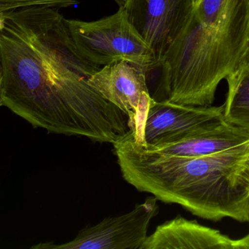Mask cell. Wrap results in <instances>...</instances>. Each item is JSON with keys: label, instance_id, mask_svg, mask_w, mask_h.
<instances>
[{"label": "cell", "instance_id": "5bb4252c", "mask_svg": "<svg viewBox=\"0 0 249 249\" xmlns=\"http://www.w3.org/2000/svg\"><path fill=\"white\" fill-rule=\"evenodd\" d=\"M113 1L119 5V8H122L126 2V0H113Z\"/></svg>", "mask_w": 249, "mask_h": 249}, {"label": "cell", "instance_id": "5b68a950", "mask_svg": "<svg viewBox=\"0 0 249 249\" xmlns=\"http://www.w3.org/2000/svg\"><path fill=\"white\" fill-rule=\"evenodd\" d=\"M196 7V0H126L122 8L129 23L152 51L164 59Z\"/></svg>", "mask_w": 249, "mask_h": 249}, {"label": "cell", "instance_id": "8992f818", "mask_svg": "<svg viewBox=\"0 0 249 249\" xmlns=\"http://www.w3.org/2000/svg\"><path fill=\"white\" fill-rule=\"evenodd\" d=\"M88 82L128 115L132 134L136 139L140 138L154 100L145 82V66L128 61L114 62L103 67Z\"/></svg>", "mask_w": 249, "mask_h": 249}, {"label": "cell", "instance_id": "8fae6325", "mask_svg": "<svg viewBox=\"0 0 249 249\" xmlns=\"http://www.w3.org/2000/svg\"><path fill=\"white\" fill-rule=\"evenodd\" d=\"M227 100L224 103L226 122L249 132V62L244 60L227 78Z\"/></svg>", "mask_w": 249, "mask_h": 249}, {"label": "cell", "instance_id": "4fadbf2b", "mask_svg": "<svg viewBox=\"0 0 249 249\" xmlns=\"http://www.w3.org/2000/svg\"><path fill=\"white\" fill-rule=\"evenodd\" d=\"M78 4L76 0H0V13L32 7H48L59 10Z\"/></svg>", "mask_w": 249, "mask_h": 249}, {"label": "cell", "instance_id": "277c9868", "mask_svg": "<svg viewBox=\"0 0 249 249\" xmlns=\"http://www.w3.org/2000/svg\"><path fill=\"white\" fill-rule=\"evenodd\" d=\"M158 199L151 196L130 212L104 218L81 230L71 241L56 245L42 243L37 249H141L148 237L150 222L158 214Z\"/></svg>", "mask_w": 249, "mask_h": 249}, {"label": "cell", "instance_id": "ba28073f", "mask_svg": "<svg viewBox=\"0 0 249 249\" xmlns=\"http://www.w3.org/2000/svg\"><path fill=\"white\" fill-rule=\"evenodd\" d=\"M195 11L217 36L236 66L249 49V0H198Z\"/></svg>", "mask_w": 249, "mask_h": 249}, {"label": "cell", "instance_id": "6da1fadb", "mask_svg": "<svg viewBox=\"0 0 249 249\" xmlns=\"http://www.w3.org/2000/svg\"><path fill=\"white\" fill-rule=\"evenodd\" d=\"M113 148L124 179L139 192L211 221L249 222V141L202 157H170L130 131Z\"/></svg>", "mask_w": 249, "mask_h": 249}, {"label": "cell", "instance_id": "52a82bcc", "mask_svg": "<svg viewBox=\"0 0 249 249\" xmlns=\"http://www.w3.org/2000/svg\"><path fill=\"white\" fill-rule=\"evenodd\" d=\"M224 104L221 106H185L167 100H154L141 137L136 139L133 135L134 138L146 146L174 142L196 129L224 119Z\"/></svg>", "mask_w": 249, "mask_h": 249}, {"label": "cell", "instance_id": "7a4b0ae2", "mask_svg": "<svg viewBox=\"0 0 249 249\" xmlns=\"http://www.w3.org/2000/svg\"><path fill=\"white\" fill-rule=\"evenodd\" d=\"M164 59L170 71L167 101L185 106H212L220 83L237 68L195 9Z\"/></svg>", "mask_w": 249, "mask_h": 249}, {"label": "cell", "instance_id": "30bf717a", "mask_svg": "<svg viewBox=\"0 0 249 249\" xmlns=\"http://www.w3.org/2000/svg\"><path fill=\"white\" fill-rule=\"evenodd\" d=\"M249 141V132L223 119L209 126L196 129L178 141L146 147L162 155L197 157L215 154Z\"/></svg>", "mask_w": 249, "mask_h": 249}, {"label": "cell", "instance_id": "9c48e42d", "mask_svg": "<svg viewBox=\"0 0 249 249\" xmlns=\"http://www.w3.org/2000/svg\"><path fill=\"white\" fill-rule=\"evenodd\" d=\"M249 249V233L232 239L218 230L178 215L158 226L141 249Z\"/></svg>", "mask_w": 249, "mask_h": 249}, {"label": "cell", "instance_id": "2e32d148", "mask_svg": "<svg viewBox=\"0 0 249 249\" xmlns=\"http://www.w3.org/2000/svg\"><path fill=\"white\" fill-rule=\"evenodd\" d=\"M198 0H196V2H197Z\"/></svg>", "mask_w": 249, "mask_h": 249}, {"label": "cell", "instance_id": "9a60e30c", "mask_svg": "<svg viewBox=\"0 0 249 249\" xmlns=\"http://www.w3.org/2000/svg\"><path fill=\"white\" fill-rule=\"evenodd\" d=\"M246 60L249 61V52H248L247 56H246Z\"/></svg>", "mask_w": 249, "mask_h": 249}, {"label": "cell", "instance_id": "3957f363", "mask_svg": "<svg viewBox=\"0 0 249 249\" xmlns=\"http://www.w3.org/2000/svg\"><path fill=\"white\" fill-rule=\"evenodd\" d=\"M66 22L78 52L95 66L103 68L121 61L145 66L154 60L152 51L129 23L123 8L97 21Z\"/></svg>", "mask_w": 249, "mask_h": 249}, {"label": "cell", "instance_id": "7c38bea8", "mask_svg": "<svg viewBox=\"0 0 249 249\" xmlns=\"http://www.w3.org/2000/svg\"><path fill=\"white\" fill-rule=\"evenodd\" d=\"M145 78L150 95L155 101L168 98L170 71L165 59L153 60L145 66Z\"/></svg>", "mask_w": 249, "mask_h": 249}]
</instances>
